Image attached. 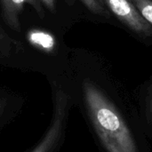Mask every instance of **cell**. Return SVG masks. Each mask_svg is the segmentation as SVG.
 Instances as JSON below:
<instances>
[{
  "label": "cell",
  "mask_w": 152,
  "mask_h": 152,
  "mask_svg": "<svg viewBox=\"0 0 152 152\" xmlns=\"http://www.w3.org/2000/svg\"><path fill=\"white\" fill-rule=\"evenodd\" d=\"M27 39L33 46L46 53L53 52L56 45V40L51 33L37 28L28 33Z\"/></svg>",
  "instance_id": "cell-5"
},
{
  "label": "cell",
  "mask_w": 152,
  "mask_h": 152,
  "mask_svg": "<svg viewBox=\"0 0 152 152\" xmlns=\"http://www.w3.org/2000/svg\"><path fill=\"white\" fill-rule=\"evenodd\" d=\"M142 18L152 27V0H130Z\"/></svg>",
  "instance_id": "cell-6"
},
{
  "label": "cell",
  "mask_w": 152,
  "mask_h": 152,
  "mask_svg": "<svg viewBox=\"0 0 152 152\" xmlns=\"http://www.w3.org/2000/svg\"><path fill=\"white\" fill-rule=\"evenodd\" d=\"M43 4L49 9L50 11L53 12L55 10V4H56V0H40Z\"/></svg>",
  "instance_id": "cell-8"
},
{
  "label": "cell",
  "mask_w": 152,
  "mask_h": 152,
  "mask_svg": "<svg viewBox=\"0 0 152 152\" xmlns=\"http://www.w3.org/2000/svg\"><path fill=\"white\" fill-rule=\"evenodd\" d=\"M0 4L4 21L11 28L16 31L20 30V23L19 16L22 12L25 4L30 5L40 17L44 14L42 6L37 0H0Z\"/></svg>",
  "instance_id": "cell-3"
},
{
  "label": "cell",
  "mask_w": 152,
  "mask_h": 152,
  "mask_svg": "<svg viewBox=\"0 0 152 152\" xmlns=\"http://www.w3.org/2000/svg\"><path fill=\"white\" fill-rule=\"evenodd\" d=\"M84 95L92 124L107 152H138L127 124L102 91L86 82Z\"/></svg>",
  "instance_id": "cell-1"
},
{
  "label": "cell",
  "mask_w": 152,
  "mask_h": 152,
  "mask_svg": "<svg viewBox=\"0 0 152 152\" xmlns=\"http://www.w3.org/2000/svg\"><path fill=\"white\" fill-rule=\"evenodd\" d=\"M110 11L126 26L142 36H151L152 27L130 0H104Z\"/></svg>",
  "instance_id": "cell-2"
},
{
  "label": "cell",
  "mask_w": 152,
  "mask_h": 152,
  "mask_svg": "<svg viewBox=\"0 0 152 152\" xmlns=\"http://www.w3.org/2000/svg\"><path fill=\"white\" fill-rule=\"evenodd\" d=\"M148 111H149V115L152 118V89L150 93L149 101H148Z\"/></svg>",
  "instance_id": "cell-9"
},
{
  "label": "cell",
  "mask_w": 152,
  "mask_h": 152,
  "mask_svg": "<svg viewBox=\"0 0 152 152\" xmlns=\"http://www.w3.org/2000/svg\"><path fill=\"white\" fill-rule=\"evenodd\" d=\"M65 105H66L65 95H62L61 94L58 95L56 116H55L53 126L51 127L49 133L46 134L45 138L41 142V144L36 149L35 151L33 152H47V151L51 148V146L53 144V142L56 141V139L60 134V131H61V123H62V119H63V116H64Z\"/></svg>",
  "instance_id": "cell-4"
},
{
  "label": "cell",
  "mask_w": 152,
  "mask_h": 152,
  "mask_svg": "<svg viewBox=\"0 0 152 152\" xmlns=\"http://www.w3.org/2000/svg\"><path fill=\"white\" fill-rule=\"evenodd\" d=\"M81 1L91 12L100 14V15H108V12L105 9L103 3L101 0H79Z\"/></svg>",
  "instance_id": "cell-7"
}]
</instances>
